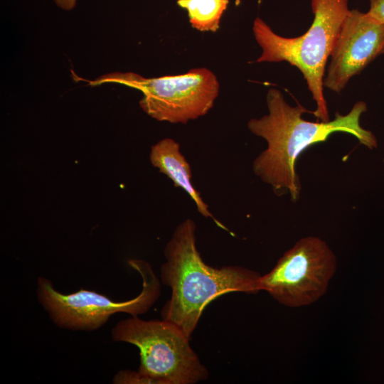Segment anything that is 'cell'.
<instances>
[{
    "instance_id": "6da1fadb",
    "label": "cell",
    "mask_w": 384,
    "mask_h": 384,
    "mask_svg": "<svg viewBox=\"0 0 384 384\" xmlns=\"http://www.w3.org/2000/svg\"><path fill=\"white\" fill-rule=\"evenodd\" d=\"M266 101L268 114L247 122L249 130L267 144L254 160L252 169L276 195L289 194L294 203L302 191L297 160L308 147L326 142L335 132L351 134L369 149L377 146L375 135L360 124L361 114L367 111L363 101L357 102L347 114L336 112L332 120L315 122L304 119L302 114L308 110L300 105H289L277 89L268 90Z\"/></svg>"
},
{
    "instance_id": "7a4b0ae2",
    "label": "cell",
    "mask_w": 384,
    "mask_h": 384,
    "mask_svg": "<svg viewBox=\"0 0 384 384\" xmlns=\"http://www.w3.org/2000/svg\"><path fill=\"white\" fill-rule=\"evenodd\" d=\"M196 224L190 218L175 229L164 250L161 279L171 289L161 310L163 319L178 326L191 338L205 307L229 292L257 294L258 272L239 266L215 268L206 264L196 245Z\"/></svg>"
},
{
    "instance_id": "3957f363",
    "label": "cell",
    "mask_w": 384,
    "mask_h": 384,
    "mask_svg": "<svg viewBox=\"0 0 384 384\" xmlns=\"http://www.w3.org/2000/svg\"><path fill=\"white\" fill-rule=\"evenodd\" d=\"M313 22L308 31L295 38L281 36L261 18L254 20L252 31L262 48L257 63L286 61L297 68L306 82L316 108L317 121L329 122L324 95V79L339 31L350 9L348 0H311Z\"/></svg>"
},
{
    "instance_id": "277c9868",
    "label": "cell",
    "mask_w": 384,
    "mask_h": 384,
    "mask_svg": "<svg viewBox=\"0 0 384 384\" xmlns=\"http://www.w3.org/2000/svg\"><path fill=\"white\" fill-rule=\"evenodd\" d=\"M88 85L114 83L142 92V110L151 118L172 124H186L206 114L218 96L220 85L215 75L206 68L159 78H145L134 72L102 75Z\"/></svg>"
},
{
    "instance_id": "5b68a950",
    "label": "cell",
    "mask_w": 384,
    "mask_h": 384,
    "mask_svg": "<svg viewBox=\"0 0 384 384\" xmlns=\"http://www.w3.org/2000/svg\"><path fill=\"white\" fill-rule=\"evenodd\" d=\"M111 336L115 342L136 346L140 357L138 370L159 384H193L208 377L190 346V338L169 321L132 316L118 322Z\"/></svg>"
},
{
    "instance_id": "8992f818",
    "label": "cell",
    "mask_w": 384,
    "mask_h": 384,
    "mask_svg": "<svg viewBox=\"0 0 384 384\" xmlns=\"http://www.w3.org/2000/svg\"><path fill=\"white\" fill-rule=\"evenodd\" d=\"M129 264L141 274L143 284L139 294L127 301L115 302L85 289L63 294L45 277L37 279V299L55 326L71 331L97 330L117 313L138 316L147 312L158 299L160 284L148 262L132 260Z\"/></svg>"
},
{
    "instance_id": "52a82bcc",
    "label": "cell",
    "mask_w": 384,
    "mask_h": 384,
    "mask_svg": "<svg viewBox=\"0 0 384 384\" xmlns=\"http://www.w3.org/2000/svg\"><path fill=\"white\" fill-rule=\"evenodd\" d=\"M336 266V257L324 240L304 237L261 276L260 289L284 306H307L326 294Z\"/></svg>"
},
{
    "instance_id": "ba28073f",
    "label": "cell",
    "mask_w": 384,
    "mask_h": 384,
    "mask_svg": "<svg viewBox=\"0 0 384 384\" xmlns=\"http://www.w3.org/2000/svg\"><path fill=\"white\" fill-rule=\"evenodd\" d=\"M384 54V23L368 12L350 9L330 56L324 86L340 93L348 81Z\"/></svg>"
},
{
    "instance_id": "9c48e42d",
    "label": "cell",
    "mask_w": 384,
    "mask_h": 384,
    "mask_svg": "<svg viewBox=\"0 0 384 384\" xmlns=\"http://www.w3.org/2000/svg\"><path fill=\"white\" fill-rule=\"evenodd\" d=\"M149 159L153 166L169 178L176 187L182 188L193 201L197 210L205 218H210L217 226L228 230L210 212L199 192L192 183L191 166L182 154L180 144L171 138H165L151 147Z\"/></svg>"
},
{
    "instance_id": "30bf717a",
    "label": "cell",
    "mask_w": 384,
    "mask_h": 384,
    "mask_svg": "<svg viewBox=\"0 0 384 384\" xmlns=\"http://www.w3.org/2000/svg\"><path fill=\"white\" fill-rule=\"evenodd\" d=\"M188 14L191 26L202 32H216L229 0H177Z\"/></svg>"
},
{
    "instance_id": "8fae6325",
    "label": "cell",
    "mask_w": 384,
    "mask_h": 384,
    "mask_svg": "<svg viewBox=\"0 0 384 384\" xmlns=\"http://www.w3.org/2000/svg\"><path fill=\"white\" fill-rule=\"evenodd\" d=\"M114 384H159L153 378L140 373L139 370H122L117 373L113 378Z\"/></svg>"
},
{
    "instance_id": "7c38bea8",
    "label": "cell",
    "mask_w": 384,
    "mask_h": 384,
    "mask_svg": "<svg viewBox=\"0 0 384 384\" xmlns=\"http://www.w3.org/2000/svg\"><path fill=\"white\" fill-rule=\"evenodd\" d=\"M368 13L378 21L384 23V0H369Z\"/></svg>"
},
{
    "instance_id": "4fadbf2b",
    "label": "cell",
    "mask_w": 384,
    "mask_h": 384,
    "mask_svg": "<svg viewBox=\"0 0 384 384\" xmlns=\"http://www.w3.org/2000/svg\"><path fill=\"white\" fill-rule=\"evenodd\" d=\"M55 5L60 9L65 11L73 10L78 0H53Z\"/></svg>"
}]
</instances>
